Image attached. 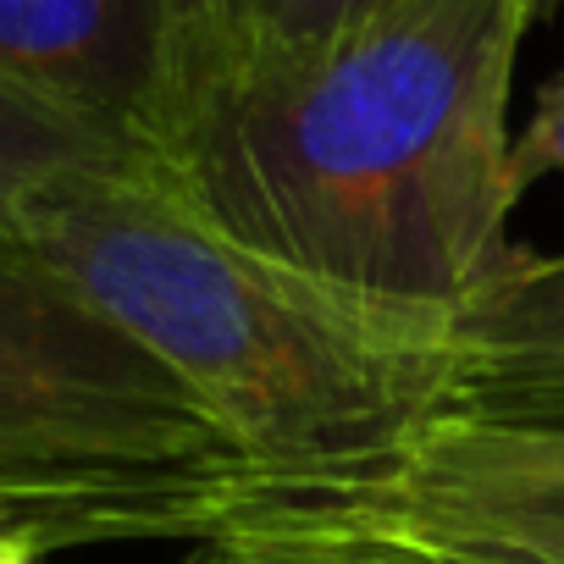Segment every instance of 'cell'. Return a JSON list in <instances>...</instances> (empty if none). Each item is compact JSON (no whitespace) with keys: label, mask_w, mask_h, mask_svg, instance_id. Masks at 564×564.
I'll return each mask as SVG.
<instances>
[{"label":"cell","mask_w":564,"mask_h":564,"mask_svg":"<svg viewBox=\"0 0 564 564\" xmlns=\"http://www.w3.org/2000/svg\"><path fill=\"white\" fill-rule=\"evenodd\" d=\"M525 0H404L316 51L194 45L144 150L210 232L316 282L459 316L509 243Z\"/></svg>","instance_id":"6da1fadb"},{"label":"cell","mask_w":564,"mask_h":564,"mask_svg":"<svg viewBox=\"0 0 564 564\" xmlns=\"http://www.w3.org/2000/svg\"><path fill=\"white\" fill-rule=\"evenodd\" d=\"M0 243L155 355L254 476L366 465L454 404V316L238 249L144 161H95L23 188L0 205Z\"/></svg>","instance_id":"7a4b0ae2"},{"label":"cell","mask_w":564,"mask_h":564,"mask_svg":"<svg viewBox=\"0 0 564 564\" xmlns=\"http://www.w3.org/2000/svg\"><path fill=\"white\" fill-rule=\"evenodd\" d=\"M0 470L111 487L249 476L155 355L12 243H0Z\"/></svg>","instance_id":"3957f363"},{"label":"cell","mask_w":564,"mask_h":564,"mask_svg":"<svg viewBox=\"0 0 564 564\" xmlns=\"http://www.w3.org/2000/svg\"><path fill=\"white\" fill-rule=\"evenodd\" d=\"M227 520H327L448 564L564 558V415L437 410L388 454L322 476H243Z\"/></svg>","instance_id":"277c9868"},{"label":"cell","mask_w":564,"mask_h":564,"mask_svg":"<svg viewBox=\"0 0 564 564\" xmlns=\"http://www.w3.org/2000/svg\"><path fill=\"white\" fill-rule=\"evenodd\" d=\"M194 34V0H0V89L144 161Z\"/></svg>","instance_id":"5b68a950"},{"label":"cell","mask_w":564,"mask_h":564,"mask_svg":"<svg viewBox=\"0 0 564 564\" xmlns=\"http://www.w3.org/2000/svg\"><path fill=\"white\" fill-rule=\"evenodd\" d=\"M454 404L564 415V254H525L448 327Z\"/></svg>","instance_id":"8992f818"},{"label":"cell","mask_w":564,"mask_h":564,"mask_svg":"<svg viewBox=\"0 0 564 564\" xmlns=\"http://www.w3.org/2000/svg\"><path fill=\"white\" fill-rule=\"evenodd\" d=\"M243 481V476H238ZM238 481H172V487H111L0 470V536H34L56 547L89 542H150V536H210Z\"/></svg>","instance_id":"52a82bcc"},{"label":"cell","mask_w":564,"mask_h":564,"mask_svg":"<svg viewBox=\"0 0 564 564\" xmlns=\"http://www.w3.org/2000/svg\"><path fill=\"white\" fill-rule=\"evenodd\" d=\"M183 564H448L382 531L327 520H227L188 547Z\"/></svg>","instance_id":"ba28073f"},{"label":"cell","mask_w":564,"mask_h":564,"mask_svg":"<svg viewBox=\"0 0 564 564\" xmlns=\"http://www.w3.org/2000/svg\"><path fill=\"white\" fill-rule=\"evenodd\" d=\"M95 161H133L111 144H100L95 133H84L78 122L0 89V205L18 199L23 188L73 172V166H95Z\"/></svg>","instance_id":"9c48e42d"},{"label":"cell","mask_w":564,"mask_h":564,"mask_svg":"<svg viewBox=\"0 0 564 564\" xmlns=\"http://www.w3.org/2000/svg\"><path fill=\"white\" fill-rule=\"evenodd\" d=\"M404 7V0H260L249 12V23L238 34L221 40H199V45H243V51H316L333 45L344 34H355L360 23L382 18ZM194 51V45H188Z\"/></svg>","instance_id":"30bf717a"},{"label":"cell","mask_w":564,"mask_h":564,"mask_svg":"<svg viewBox=\"0 0 564 564\" xmlns=\"http://www.w3.org/2000/svg\"><path fill=\"white\" fill-rule=\"evenodd\" d=\"M547 172H564V73H553L536 89L531 122L509 144V183H514V194H525Z\"/></svg>","instance_id":"8fae6325"},{"label":"cell","mask_w":564,"mask_h":564,"mask_svg":"<svg viewBox=\"0 0 564 564\" xmlns=\"http://www.w3.org/2000/svg\"><path fill=\"white\" fill-rule=\"evenodd\" d=\"M254 7H260V0H194V12H199V34H194V45H199V40L238 34V29L249 23Z\"/></svg>","instance_id":"7c38bea8"},{"label":"cell","mask_w":564,"mask_h":564,"mask_svg":"<svg viewBox=\"0 0 564 564\" xmlns=\"http://www.w3.org/2000/svg\"><path fill=\"white\" fill-rule=\"evenodd\" d=\"M45 542L34 536H0V564H45Z\"/></svg>","instance_id":"4fadbf2b"},{"label":"cell","mask_w":564,"mask_h":564,"mask_svg":"<svg viewBox=\"0 0 564 564\" xmlns=\"http://www.w3.org/2000/svg\"><path fill=\"white\" fill-rule=\"evenodd\" d=\"M525 7H531V29H536V23H553L558 18L564 0H525Z\"/></svg>","instance_id":"5bb4252c"},{"label":"cell","mask_w":564,"mask_h":564,"mask_svg":"<svg viewBox=\"0 0 564 564\" xmlns=\"http://www.w3.org/2000/svg\"><path fill=\"white\" fill-rule=\"evenodd\" d=\"M547 564H564V558H547Z\"/></svg>","instance_id":"9a60e30c"}]
</instances>
